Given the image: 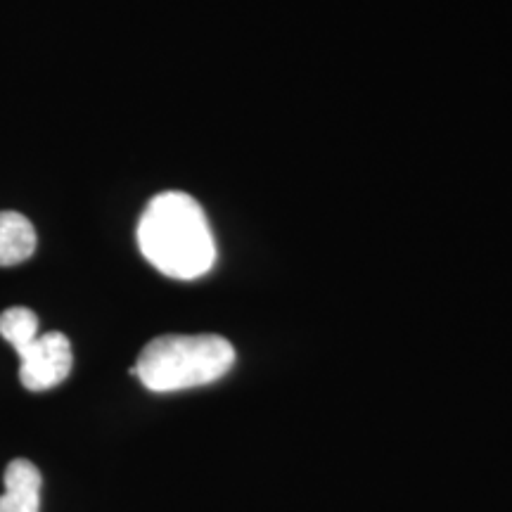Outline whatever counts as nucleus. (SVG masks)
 <instances>
[{
    "instance_id": "f03ea898",
    "label": "nucleus",
    "mask_w": 512,
    "mask_h": 512,
    "mask_svg": "<svg viewBox=\"0 0 512 512\" xmlns=\"http://www.w3.org/2000/svg\"><path fill=\"white\" fill-rule=\"evenodd\" d=\"M235 349L221 335H162L145 344L131 373L150 392H181L221 380Z\"/></svg>"
},
{
    "instance_id": "7ed1b4c3",
    "label": "nucleus",
    "mask_w": 512,
    "mask_h": 512,
    "mask_svg": "<svg viewBox=\"0 0 512 512\" xmlns=\"http://www.w3.org/2000/svg\"><path fill=\"white\" fill-rule=\"evenodd\" d=\"M19 380L29 392H46L67 380L72 373V344L62 332H46L17 349Z\"/></svg>"
},
{
    "instance_id": "f257e3e1",
    "label": "nucleus",
    "mask_w": 512,
    "mask_h": 512,
    "mask_svg": "<svg viewBox=\"0 0 512 512\" xmlns=\"http://www.w3.org/2000/svg\"><path fill=\"white\" fill-rule=\"evenodd\" d=\"M138 247L159 273L176 280L202 278L216 261L207 214L195 197L178 190L147 204L138 221Z\"/></svg>"
},
{
    "instance_id": "20e7f679",
    "label": "nucleus",
    "mask_w": 512,
    "mask_h": 512,
    "mask_svg": "<svg viewBox=\"0 0 512 512\" xmlns=\"http://www.w3.org/2000/svg\"><path fill=\"white\" fill-rule=\"evenodd\" d=\"M41 470L27 458H17L5 467V494L0 512H41Z\"/></svg>"
},
{
    "instance_id": "39448f33",
    "label": "nucleus",
    "mask_w": 512,
    "mask_h": 512,
    "mask_svg": "<svg viewBox=\"0 0 512 512\" xmlns=\"http://www.w3.org/2000/svg\"><path fill=\"white\" fill-rule=\"evenodd\" d=\"M36 230L27 216L0 211V266H17L36 252Z\"/></svg>"
},
{
    "instance_id": "423d86ee",
    "label": "nucleus",
    "mask_w": 512,
    "mask_h": 512,
    "mask_svg": "<svg viewBox=\"0 0 512 512\" xmlns=\"http://www.w3.org/2000/svg\"><path fill=\"white\" fill-rule=\"evenodd\" d=\"M0 337L17 351L38 337V316L27 306H12L0 313Z\"/></svg>"
}]
</instances>
